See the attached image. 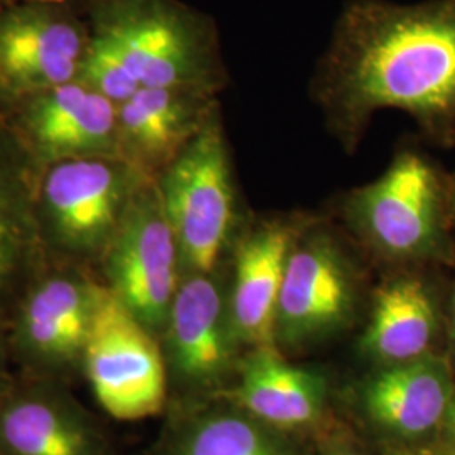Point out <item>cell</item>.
<instances>
[{"instance_id": "277c9868", "label": "cell", "mask_w": 455, "mask_h": 455, "mask_svg": "<svg viewBox=\"0 0 455 455\" xmlns=\"http://www.w3.org/2000/svg\"><path fill=\"white\" fill-rule=\"evenodd\" d=\"M347 221L366 243L393 260H423L447 246L449 184L422 154L402 152L387 172L346 204Z\"/></svg>"}, {"instance_id": "5b68a950", "label": "cell", "mask_w": 455, "mask_h": 455, "mask_svg": "<svg viewBox=\"0 0 455 455\" xmlns=\"http://www.w3.org/2000/svg\"><path fill=\"white\" fill-rule=\"evenodd\" d=\"M164 208L188 274H212L235 227V189L227 140L218 116L157 178Z\"/></svg>"}, {"instance_id": "f1b7e54d", "label": "cell", "mask_w": 455, "mask_h": 455, "mask_svg": "<svg viewBox=\"0 0 455 455\" xmlns=\"http://www.w3.org/2000/svg\"><path fill=\"white\" fill-rule=\"evenodd\" d=\"M0 455H9V454H7V452H5V451H4V449H2V447H0Z\"/></svg>"}, {"instance_id": "484cf974", "label": "cell", "mask_w": 455, "mask_h": 455, "mask_svg": "<svg viewBox=\"0 0 455 455\" xmlns=\"http://www.w3.org/2000/svg\"><path fill=\"white\" fill-rule=\"evenodd\" d=\"M452 317H455V291L454 297H452Z\"/></svg>"}, {"instance_id": "d4e9b609", "label": "cell", "mask_w": 455, "mask_h": 455, "mask_svg": "<svg viewBox=\"0 0 455 455\" xmlns=\"http://www.w3.org/2000/svg\"><path fill=\"white\" fill-rule=\"evenodd\" d=\"M332 455H358L355 454V452H347V451H339V452H334Z\"/></svg>"}, {"instance_id": "52a82bcc", "label": "cell", "mask_w": 455, "mask_h": 455, "mask_svg": "<svg viewBox=\"0 0 455 455\" xmlns=\"http://www.w3.org/2000/svg\"><path fill=\"white\" fill-rule=\"evenodd\" d=\"M105 285L152 332L165 327L180 289V244L157 180L139 186L100 259Z\"/></svg>"}, {"instance_id": "6da1fadb", "label": "cell", "mask_w": 455, "mask_h": 455, "mask_svg": "<svg viewBox=\"0 0 455 455\" xmlns=\"http://www.w3.org/2000/svg\"><path fill=\"white\" fill-rule=\"evenodd\" d=\"M319 98L355 148L371 116L402 110L440 144L455 140V0H351L323 61Z\"/></svg>"}, {"instance_id": "30bf717a", "label": "cell", "mask_w": 455, "mask_h": 455, "mask_svg": "<svg viewBox=\"0 0 455 455\" xmlns=\"http://www.w3.org/2000/svg\"><path fill=\"white\" fill-rule=\"evenodd\" d=\"M98 287V282L71 267L36 275L17 306L12 325L17 353L51 373L82 363Z\"/></svg>"}, {"instance_id": "8fae6325", "label": "cell", "mask_w": 455, "mask_h": 455, "mask_svg": "<svg viewBox=\"0 0 455 455\" xmlns=\"http://www.w3.org/2000/svg\"><path fill=\"white\" fill-rule=\"evenodd\" d=\"M355 306V283L338 246L325 235L293 244L278 299L276 338L299 344L339 329Z\"/></svg>"}, {"instance_id": "ac0fdd59", "label": "cell", "mask_w": 455, "mask_h": 455, "mask_svg": "<svg viewBox=\"0 0 455 455\" xmlns=\"http://www.w3.org/2000/svg\"><path fill=\"white\" fill-rule=\"evenodd\" d=\"M437 327L439 314L428 285L419 276H398L376 293L363 347L374 358L405 363L427 355Z\"/></svg>"}, {"instance_id": "ba28073f", "label": "cell", "mask_w": 455, "mask_h": 455, "mask_svg": "<svg viewBox=\"0 0 455 455\" xmlns=\"http://www.w3.org/2000/svg\"><path fill=\"white\" fill-rule=\"evenodd\" d=\"M90 28L76 0H19L0 9V101L76 80Z\"/></svg>"}, {"instance_id": "cb8c5ba5", "label": "cell", "mask_w": 455, "mask_h": 455, "mask_svg": "<svg viewBox=\"0 0 455 455\" xmlns=\"http://www.w3.org/2000/svg\"><path fill=\"white\" fill-rule=\"evenodd\" d=\"M19 0H0V9H4V7H7V5H11V4H16Z\"/></svg>"}, {"instance_id": "603a6c76", "label": "cell", "mask_w": 455, "mask_h": 455, "mask_svg": "<svg viewBox=\"0 0 455 455\" xmlns=\"http://www.w3.org/2000/svg\"><path fill=\"white\" fill-rule=\"evenodd\" d=\"M447 417H449V420H451V427L454 428L455 432V393L454 396H452V402H451V407H449V411H447Z\"/></svg>"}, {"instance_id": "7a4b0ae2", "label": "cell", "mask_w": 455, "mask_h": 455, "mask_svg": "<svg viewBox=\"0 0 455 455\" xmlns=\"http://www.w3.org/2000/svg\"><path fill=\"white\" fill-rule=\"evenodd\" d=\"M92 33L114 46L142 88L216 90L212 22L180 0H88Z\"/></svg>"}, {"instance_id": "8992f818", "label": "cell", "mask_w": 455, "mask_h": 455, "mask_svg": "<svg viewBox=\"0 0 455 455\" xmlns=\"http://www.w3.org/2000/svg\"><path fill=\"white\" fill-rule=\"evenodd\" d=\"M82 366L100 407L116 420H140L161 411L167 391L161 347L105 283L98 287Z\"/></svg>"}, {"instance_id": "83f0119b", "label": "cell", "mask_w": 455, "mask_h": 455, "mask_svg": "<svg viewBox=\"0 0 455 455\" xmlns=\"http://www.w3.org/2000/svg\"><path fill=\"white\" fill-rule=\"evenodd\" d=\"M76 2H78V4H80V5H84V4H86V2H88V0H76Z\"/></svg>"}, {"instance_id": "7c38bea8", "label": "cell", "mask_w": 455, "mask_h": 455, "mask_svg": "<svg viewBox=\"0 0 455 455\" xmlns=\"http://www.w3.org/2000/svg\"><path fill=\"white\" fill-rule=\"evenodd\" d=\"M216 110L212 88H140L116 108L120 156L157 180Z\"/></svg>"}, {"instance_id": "9a60e30c", "label": "cell", "mask_w": 455, "mask_h": 455, "mask_svg": "<svg viewBox=\"0 0 455 455\" xmlns=\"http://www.w3.org/2000/svg\"><path fill=\"white\" fill-rule=\"evenodd\" d=\"M0 447L9 455H103L88 413L49 387L11 391L0 400Z\"/></svg>"}, {"instance_id": "7402d4cb", "label": "cell", "mask_w": 455, "mask_h": 455, "mask_svg": "<svg viewBox=\"0 0 455 455\" xmlns=\"http://www.w3.org/2000/svg\"><path fill=\"white\" fill-rule=\"evenodd\" d=\"M449 212H451V221L455 225V178L449 184Z\"/></svg>"}, {"instance_id": "44dd1931", "label": "cell", "mask_w": 455, "mask_h": 455, "mask_svg": "<svg viewBox=\"0 0 455 455\" xmlns=\"http://www.w3.org/2000/svg\"><path fill=\"white\" fill-rule=\"evenodd\" d=\"M76 80L101 97L108 98L116 107L142 88L118 51L105 37L92 31Z\"/></svg>"}, {"instance_id": "2e32d148", "label": "cell", "mask_w": 455, "mask_h": 455, "mask_svg": "<svg viewBox=\"0 0 455 455\" xmlns=\"http://www.w3.org/2000/svg\"><path fill=\"white\" fill-rule=\"evenodd\" d=\"M39 169L0 120V306L34 270L44 242L37 220Z\"/></svg>"}, {"instance_id": "4316f807", "label": "cell", "mask_w": 455, "mask_h": 455, "mask_svg": "<svg viewBox=\"0 0 455 455\" xmlns=\"http://www.w3.org/2000/svg\"><path fill=\"white\" fill-rule=\"evenodd\" d=\"M452 338H454L455 341V317H452Z\"/></svg>"}, {"instance_id": "e0dca14e", "label": "cell", "mask_w": 455, "mask_h": 455, "mask_svg": "<svg viewBox=\"0 0 455 455\" xmlns=\"http://www.w3.org/2000/svg\"><path fill=\"white\" fill-rule=\"evenodd\" d=\"M454 393L449 364L423 355L374 376L364 390V405L378 425L415 437L447 415Z\"/></svg>"}, {"instance_id": "5bb4252c", "label": "cell", "mask_w": 455, "mask_h": 455, "mask_svg": "<svg viewBox=\"0 0 455 455\" xmlns=\"http://www.w3.org/2000/svg\"><path fill=\"white\" fill-rule=\"evenodd\" d=\"M174 373L189 387H208L223 378L235 338L223 293L210 274H188L165 323Z\"/></svg>"}, {"instance_id": "ffe728a7", "label": "cell", "mask_w": 455, "mask_h": 455, "mask_svg": "<svg viewBox=\"0 0 455 455\" xmlns=\"http://www.w3.org/2000/svg\"><path fill=\"white\" fill-rule=\"evenodd\" d=\"M164 455H292L270 430L235 413H208L184 425Z\"/></svg>"}, {"instance_id": "9c48e42d", "label": "cell", "mask_w": 455, "mask_h": 455, "mask_svg": "<svg viewBox=\"0 0 455 455\" xmlns=\"http://www.w3.org/2000/svg\"><path fill=\"white\" fill-rule=\"evenodd\" d=\"M9 127L39 172L56 163L120 156L116 105L78 80L12 103Z\"/></svg>"}, {"instance_id": "d6986e66", "label": "cell", "mask_w": 455, "mask_h": 455, "mask_svg": "<svg viewBox=\"0 0 455 455\" xmlns=\"http://www.w3.org/2000/svg\"><path fill=\"white\" fill-rule=\"evenodd\" d=\"M238 398L257 420L291 428L319 417L324 383L317 374L283 361L272 346H261L244 364Z\"/></svg>"}, {"instance_id": "4fadbf2b", "label": "cell", "mask_w": 455, "mask_h": 455, "mask_svg": "<svg viewBox=\"0 0 455 455\" xmlns=\"http://www.w3.org/2000/svg\"><path fill=\"white\" fill-rule=\"evenodd\" d=\"M300 233V223L274 220L259 225L238 244L228 310L235 338L257 347L274 341L285 268Z\"/></svg>"}, {"instance_id": "3957f363", "label": "cell", "mask_w": 455, "mask_h": 455, "mask_svg": "<svg viewBox=\"0 0 455 455\" xmlns=\"http://www.w3.org/2000/svg\"><path fill=\"white\" fill-rule=\"evenodd\" d=\"M148 178L116 156L69 159L39 172L37 220L44 246L100 260L132 196Z\"/></svg>"}]
</instances>
